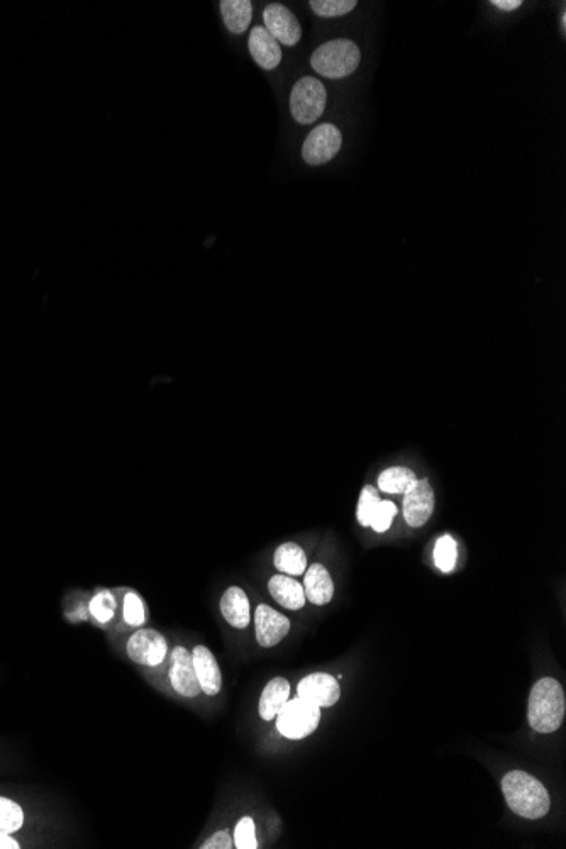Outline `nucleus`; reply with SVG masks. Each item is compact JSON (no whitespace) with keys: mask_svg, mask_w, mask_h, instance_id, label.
<instances>
[{"mask_svg":"<svg viewBox=\"0 0 566 849\" xmlns=\"http://www.w3.org/2000/svg\"><path fill=\"white\" fill-rule=\"evenodd\" d=\"M502 792L512 812L524 819L534 821L550 812L551 799L548 790L538 778L531 777L529 773L519 770L507 773L502 778Z\"/></svg>","mask_w":566,"mask_h":849,"instance_id":"1","label":"nucleus"},{"mask_svg":"<svg viewBox=\"0 0 566 849\" xmlns=\"http://www.w3.org/2000/svg\"><path fill=\"white\" fill-rule=\"evenodd\" d=\"M277 727L283 738L304 739L316 731L321 722V707L297 699L287 700L277 714Z\"/></svg>","mask_w":566,"mask_h":849,"instance_id":"4","label":"nucleus"},{"mask_svg":"<svg viewBox=\"0 0 566 849\" xmlns=\"http://www.w3.org/2000/svg\"><path fill=\"white\" fill-rule=\"evenodd\" d=\"M302 587H304L306 599L314 605H326L333 599V578L326 570V566H322L321 563H314L307 568Z\"/></svg>","mask_w":566,"mask_h":849,"instance_id":"15","label":"nucleus"},{"mask_svg":"<svg viewBox=\"0 0 566 849\" xmlns=\"http://www.w3.org/2000/svg\"><path fill=\"white\" fill-rule=\"evenodd\" d=\"M290 697V683L285 678H273L267 683V687L261 694L258 712L263 721H272L278 712L282 711L283 705L287 704Z\"/></svg>","mask_w":566,"mask_h":849,"instance_id":"18","label":"nucleus"},{"mask_svg":"<svg viewBox=\"0 0 566 849\" xmlns=\"http://www.w3.org/2000/svg\"><path fill=\"white\" fill-rule=\"evenodd\" d=\"M341 145H343L341 131L333 124H321L312 129L304 141L302 158L312 167L324 165L338 155Z\"/></svg>","mask_w":566,"mask_h":849,"instance_id":"6","label":"nucleus"},{"mask_svg":"<svg viewBox=\"0 0 566 849\" xmlns=\"http://www.w3.org/2000/svg\"><path fill=\"white\" fill-rule=\"evenodd\" d=\"M0 849H21V844L14 834L0 833Z\"/></svg>","mask_w":566,"mask_h":849,"instance_id":"32","label":"nucleus"},{"mask_svg":"<svg viewBox=\"0 0 566 849\" xmlns=\"http://www.w3.org/2000/svg\"><path fill=\"white\" fill-rule=\"evenodd\" d=\"M565 714V690L555 678H541L529 695V726L541 734L555 733L563 724Z\"/></svg>","mask_w":566,"mask_h":849,"instance_id":"2","label":"nucleus"},{"mask_svg":"<svg viewBox=\"0 0 566 849\" xmlns=\"http://www.w3.org/2000/svg\"><path fill=\"white\" fill-rule=\"evenodd\" d=\"M268 590H270L273 599L289 611H300L306 605L304 587L289 575H275V577L270 578Z\"/></svg>","mask_w":566,"mask_h":849,"instance_id":"17","label":"nucleus"},{"mask_svg":"<svg viewBox=\"0 0 566 849\" xmlns=\"http://www.w3.org/2000/svg\"><path fill=\"white\" fill-rule=\"evenodd\" d=\"M297 697L322 709V707H333L338 702L341 689H339L338 680L328 673H312L299 683Z\"/></svg>","mask_w":566,"mask_h":849,"instance_id":"12","label":"nucleus"},{"mask_svg":"<svg viewBox=\"0 0 566 849\" xmlns=\"http://www.w3.org/2000/svg\"><path fill=\"white\" fill-rule=\"evenodd\" d=\"M202 849H231L234 848V841L231 839V834L229 831H219V833L214 834L211 838L204 841V844L200 846Z\"/></svg>","mask_w":566,"mask_h":849,"instance_id":"30","label":"nucleus"},{"mask_svg":"<svg viewBox=\"0 0 566 849\" xmlns=\"http://www.w3.org/2000/svg\"><path fill=\"white\" fill-rule=\"evenodd\" d=\"M273 565L278 572L285 573L289 577H299L307 570V556L299 544L285 543L278 546L273 556Z\"/></svg>","mask_w":566,"mask_h":849,"instance_id":"19","label":"nucleus"},{"mask_svg":"<svg viewBox=\"0 0 566 849\" xmlns=\"http://www.w3.org/2000/svg\"><path fill=\"white\" fill-rule=\"evenodd\" d=\"M219 6L224 24L231 33L243 34L250 28L253 17V4L250 0H222Z\"/></svg>","mask_w":566,"mask_h":849,"instance_id":"20","label":"nucleus"},{"mask_svg":"<svg viewBox=\"0 0 566 849\" xmlns=\"http://www.w3.org/2000/svg\"><path fill=\"white\" fill-rule=\"evenodd\" d=\"M128 656L143 666H158L167 658V639L155 629H139L129 638Z\"/></svg>","mask_w":566,"mask_h":849,"instance_id":"7","label":"nucleus"},{"mask_svg":"<svg viewBox=\"0 0 566 849\" xmlns=\"http://www.w3.org/2000/svg\"><path fill=\"white\" fill-rule=\"evenodd\" d=\"M263 19H265V29L277 39V43L295 46L302 38L299 19L282 4H270L265 7Z\"/></svg>","mask_w":566,"mask_h":849,"instance_id":"10","label":"nucleus"},{"mask_svg":"<svg viewBox=\"0 0 566 849\" xmlns=\"http://www.w3.org/2000/svg\"><path fill=\"white\" fill-rule=\"evenodd\" d=\"M416 473L411 468L392 467L380 473L378 487L383 494L400 495L406 494L411 489L412 483L416 482Z\"/></svg>","mask_w":566,"mask_h":849,"instance_id":"21","label":"nucleus"},{"mask_svg":"<svg viewBox=\"0 0 566 849\" xmlns=\"http://www.w3.org/2000/svg\"><path fill=\"white\" fill-rule=\"evenodd\" d=\"M565 24H566V14H565V12H563V16H561V26H563V29H565Z\"/></svg>","mask_w":566,"mask_h":849,"instance_id":"33","label":"nucleus"},{"mask_svg":"<svg viewBox=\"0 0 566 849\" xmlns=\"http://www.w3.org/2000/svg\"><path fill=\"white\" fill-rule=\"evenodd\" d=\"M170 682L177 694L182 697H197L202 692L200 689L199 678L195 673L194 661H192V653L184 646H177L172 651L170 656Z\"/></svg>","mask_w":566,"mask_h":849,"instance_id":"9","label":"nucleus"},{"mask_svg":"<svg viewBox=\"0 0 566 849\" xmlns=\"http://www.w3.org/2000/svg\"><path fill=\"white\" fill-rule=\"evenodd\" d=\"M248 48L258 67L263 70H275L282 62V48L277 39L268 33L263 26H256L250 33Z\"/></svg>","mask_w":566,"mask_h":849,"instance_id":"13","label":"nucleus"},{"mask_svg":"<svg viewBox=\"0 0 566 849\" xmlns=\"http://www.w3.org/2000/svg\"><path fill=\"white\" fill-rule=\"evenodd\" d=\"M326 87L314 77L300 78L290 94V112L299 124L316 123L326 109Z\"/></svg>","mask_w":566,"mask_h":849,"instance_id":"5","label":"nucleus"},{"mask_svg":"<svg viewBox=\"0 0 566 849\" xmlns=\"http://www.w3.org/2000/svg\"><path fill=\"white\" fill-rule=\"evenodd\" d=\"M360 48L351 39H333L311 56L314 72L326 78H345L360 65Z\"/></svg>","mask_w":566,"mask_h":849,"instance_id":"3","label":"nucleus"},{"mask_svg":"<svg viewBox=\"0 0 566 849\" xmlns=\"http://www.w3.org/2000/svg\"><path fill=\"white\" fill-rule=\"evenodd\" d=\"M436 497L431 483L426 478H417L411 489L404 494V517L411 528H422L431 519Z\"/></svg>","mask_w":566,"mask_h":849,"instance_id":"8","label":"nucleus"},{"mask_svg":"<svg viewBox=\"0 0 566 849\" xmlns=\"http://www.w3.org/2000/svg\"><path fill=\"white\" fill-rule=\"evenodd\" d=\"M255 626L256 641L261 648L277 646L290 631L289 617L283 616L267 604L256 607Z\"/></svg>","mask_w":566,"mask_h":849,"instance_id":"11","label":"nucleus"},{"mask_svg":"<svg viewBox=\"0 0 566 849\" xmlns=\"http://www.w3.org/2000/svg\"><path fill=\"white\" fill-rule=\"evenodd\" d=\"M221 612L224 619L236 629H246L250 626V600L245 590L239 587H229L221 599Z\"/></svg>","mask_w":566,"mask_h":849,"instance_id":"16","label":"nucleus"},{"mask_svg":"<svg viewBox=\"0 0 566 849\" xmlns=\"http://www.w3.org/2000/svg\"><path fill=\"white\" fill-rule=\"evenodd\" d=\"M395 514H397V505L394 502H390V500H382L378 504L377 511L373 514L370 528L375 529L377 533H385L390 528Z\"/></svg>","mask_w":566,"mask_h":849,"instance_id":"29","label":"nucleus"},{"mask_svg":"<svg viewBox=\"0 0 566 849\" xmlns=\"http://www.w3.org/2000/svg\"><path fill=\"white\" fill-rule=\"evenodd\" d=\"M26 822V814L16 800L0 795V833L14 834L21 831Z\"/></svg>","mask_w":566,"mask_h":849,"instance_id":"22","label":"nucleus"},{"mask_svg":"<svg viewBox=\"0 0 566 849\" xmlns=\"http://www.w3.org/2000/svg\"><path fill=\"white\" fill-rule=\"evenodd\" d=\"M116 599L109 590H100L94 595V599L90 600V614L95 617V621L106 622L112 621L114 612H116Z\"/></svg>","mask_w":566,"mask_h":849,"instance_id":"25","label":"nucleus"},{"mask_svg":"<svg viewBox=\"0 0 566 849\" xmlns=\"http://www.w3.org/2000/svg\"><path fill=\"white\" fill-rule=\"evenodd\" d=\"M355 0H312V11L321 17L345 16L355 9Z\"/></svg>","mask_w":566,"mask_h":849,"instance_id":"27","label":"nucleus"},{"mask_svg":"<svg viewBox=\"0 0 566 849\" xmlns=\"http://www.w3.org/2000/svg\"><path fill=\"white\" fill-rule=\"evenodd\" d=\"M192 661H194L195 673L199 678L200 689L206 695L219 694L222 687V675L217 665L216 656L212 655L209 648L206 646H195L192 651Z\"/></svg>","mask_w":566,"mask_h":849,"instance_id":"14","label":"nucleus"},{"mask_svg":"<svg viewBox=\"0 0 566 849\" xmlns=\"http://www.w3.org/2000/svg\"><path fill=\"white\" fill-rule=\"evenodd\" d=\"M492 6L499 7L500 11H516L522 6L521 0H492Z\"/></svg>","mask_w":566,"mask_h":849,"instance_id":"31","label":"nucleus"},{"mask_svg":"<svg viewBox=\"0 0 566 849\" xmlns=\"http://www.w3.org/2000/svg\"><path fill=\"white\" fill-rule=\"evenodd\" d=\"M124 621L133 628H139L146 622V611L143 599L136 592H128L124 595Z\"/></svg>","mask_w":566,"mask_h":849,"instance_id":"26","label":"nucleus"},{"mask_svg":"<svg viewBox=\"0 0 566 849\" xmlns=\"http://www.w3.org/2000/svg\"><path fill=\"white\" fill-rule=\"evenodd\" d=\"M380 502L382 500H380V494H378V490L375 487H372V485L363 487L360 502H358V509H356V517H358V522H360L361 526H365V528L370 526L373 514L377 511Z\"/></svg>","mask_w":566,"mask_h":849,"instance_id":"24","label":"nucleus"},{"mask_svg":"<svg viewBox=\"0 0 566 849\" xmlns=\"http://www.w3.org/2000/svg\"><path fill=\"white\" fill-rule=\"evenodd\" d=\"M234 848L238 849H256V829L255 822L251 817H243L238 822V826L234 829Z\"/></svg>","mask_w":566,"mask_h":849,"instance_id":"28","label":"nucleus"},{"mask_svg":"<svg viewBox=\"0 0 566 849\" xmlns=\"http://www.w3.org/2000/svg\"><path fill=\"white\" fill-rule=\"evenodd\" d=\"M456 560H458V544L450 534H444L434 546V563L438 566L439 572L450 573L455 570Z\"/></svg>","mask_w":566,"mask_h":849,"instance_id":"23","label":"nucleus"}]
</instances>
